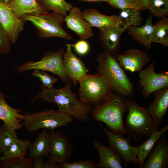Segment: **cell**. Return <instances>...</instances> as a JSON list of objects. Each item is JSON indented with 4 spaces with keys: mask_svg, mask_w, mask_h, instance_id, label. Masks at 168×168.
Instances as JSON below:
<instances>
[{
    "mask_svg": "<svg viewBox=\"0 0 168 168\" xmlns=\"http://www.w3.org/2000/svg\"><path fill=\"white\" fill-rule=\"evenodd\" d=\"M93 145L97 151L99 161L96 163V168H122V159L117 151L109 145L106 146L100 142L95 139Z\"/></svg>",
    "mask_w": 168,
    "mask_h": 168,
    "instance_id": "cell-17",
    "label": "cell"
},
{
    "mask_svg": "<svg viewBox=\"0 0 168 168\" xmlns=\"http://www.w3.org/2000/svg\"><path fill=\"white\" fill-rule=\"evenodd\" d=\"M154 93V97L153 102L146 108L152 120L160 126L168 108V87Z\"/></svg>",
    "mask_w": 168,
    "mask_h": 168,
    "instance_id": "cell-19",
    "label": "cell"
},
{
    "mask_svg": "<svg viewBox=\"0 0 168 168\" xmlns=\"http://www.w3.org/2000/svg\"><path fill=\"white\" fill-rule=\"evenodd\" d=\"M79 1L88 2L90 3L91 2H108V0H77Z\"/></svg>",
    "mask_w": 168,
    "mask_h": 168,
    "instance_id": "cell-39",
    "label": "cell"
},
{
    "mask_svg": "<svg viewBox=\"0 0 168 168\" xmlns=\"http://www.w3.org/2000/svg\"><path fill=\"white\" fill-rule=\"evenodd\" d=\"M78 95L84 103L96 105L105 100L112 93L113 89L110 83L102 74H88L78 81Z\"/></svg>",
    "mask_w": 168,
    "mask_h": 168,
    "instance_id": "cell-5",
    "label": "cell"
},
{
    "mask_svg": "<svg viewBox=\"0 0 168 168\" xmlns=\"http://www.w3.org/2000/svg\"><path fill=\"white\" fill-rule=\"evenodd\" d=\"M8 6L18 18L25 15H36L48 12L38 0H9Z\"/></svg>",
    "mask_w": 168,
    "mask_h": 168,
    "instance_id": "cell-22",
    "label": "cell"
},
{
    "mask_svg": "<svg viewBox=\"0 0 168 168\" xmlns=\"http://www.w3.org/2000/svg\"><path fill=\"white\" fill-rule=\"evenodd\" d=\"M128 113L124 127L130 138L139 142L144 136L148 138L160 126L152 120L146 108L139 105L134 99H124Z\"/></svg>",
    "mask_w": 168,
    "mask_h": 168,
    "instance_id": "cell-4",
    "label": "cell"
},
{
    "mask_svg": "<svg viewBox=\"0 0 168 168\" xmlns=\"http://www.w3.org/2000/svg\"><path fill=\"white\" fill-rule=\"evenodd\" d=\"M0 2H2L1 0H0Z\"/></svg>",
    "mask_w": 168,
    "mask_h": 168,
    "instance_id": "cell-42",
    "label": "cell"
},
{
    "mask_svg": "<svg viewBox=\"0 0 168 168\" xmlns=\"http://www.w3.org/2000/svg\"><path fill=\"white\" fill-rule=\"evenodd\" d=\"M24 115L23 127L30 133L42 128L54 130L72 122L74 119L68 114L53 109L27 113Z\"/></svg>",
    "mask_w": 168,
    "mask_h": 168,
    "instance_id": "cell-7",
    "label": "cell"
},
{
    "mask_svg": "<svg viewBox=\"0 0 168 168\" xmlns=\"http://www.w3.org/2000/svg\"><path fill=\"white\" fill-rule=\"evenodd\" d=\"M154 27L152 17L150 16L143 26H131L127 30L128 34L133 39L149 49L152 46V37Z\"/></svg>",
    "mask_w": 168,
    "mask_h": 168,
    "instance_id": "cell-24",
    "label": "cell"
},
{
    "mask_svg": "<svg viewBox=\"0 0 168 168\" xmlns=\"http://www.w3.org/2000/svg\"><path fill=\"white\" fill-rule=\"evenodd\" d=\"M69 13L64 17L66 26L76 33L81 39L86 40L94 36L92 27L83 18L80 9L73 6Z\"/></svg>",
    "mask_w": 168,
    "mask_h": 168,
    "instance_id": "cell-16",
    "label": "cell"
},
{
    "mask_svg": "<svg viewBox=\"0 0 168 168\" xmlns=\"http://www.w3.org/2000/svg\"><path fill=\"white\" fill-rule=\"evenodd\" d=\"M50 149L48 163L55 168H59V164L67 161L73 153L71 143L68 137L61 132L51 130Z\"/></svg>",
    "mask_w": 168,
    "mask_h": 168,
    "instance_id": "cell-9",
    "label": "cell"
},
{
    "mask_svg": "<svg viewBox=\"0 0 168 168\" xmlns=\"http://www.w3.org/2000/svg\"><path fill=\"white\" fill-rule=\"evenodd\" d=\"M146 8L155 16L166 17L168 14V0H148Z\"/></svg>",
    "mask_w": 168,
    "mask_h": 168,
    "instance_id": "cell-31",
    "label": "cell"
},
{
    "mask_svg": "<svg viewBox=\"0 0 168 168\" xmlns=\"http://www.w3.org/2000/svg\"><path fill=\"white\" fill-rule=\"evenodd\" d=\"M134 2L140 4L146 7L148 0H133Z\"/></svg>",
    "mask_w": 168,
    "mask_h": 168,
    "instance_id": "cell-40",
    "label": "cell"
},
{
    "mask_svg": "<svg viewBox=\"0 0 168 168\" xmlns=\"http://www.w3.org/2000/svg\"><path fill=\"white\" fill-rule=\"evenodd\" d=\"M66 47L63 57V63L66 74L74 85L79 80L87 74L89 70L84 63L73 52L70 44H65Z\"/></svg>",
    "mask_w": 168,
    "mask_h": 168,
    "instance_id": "cell-14",
    "label": "cell"
},
{
    "mask_svg": "<svg viewBox=\"0 0 168 168\" xmlns=\"http://www.w3.org/2000/svg\"><path fill=\"white\" fill-rule=\"evenodd\" d=\"M97 61L98 72L105 76L114 91L124 97L133 96V85L116 56L104 52L98 54Z\"/></svg>",
    "mask_w": 168,
    "mask_h": 168,
    "instance_id": "cell-3",
    "label": "cell"
},
{
    "mask_svg": "<svg viewBox=\"0 0 168 168\" xmlns=\"http://www.w3.org/2000/svg\"><path fill=\"white\" fill-rule=\"evenodd\" d=\"M39 0V1H41V0Z\"/></svg>",
    "mask_w": 168,
    "mask_h": 168,
    "instance_id": "cell-43",
    "label": "cell"
},
{
    "mask_svg": "<svg viewBox=\"0 0 168 168\" xmlns=\"http://www.w3.org/2000/svg\"><path fill=\"white\" fill-rule=\"evenodd\" d=\"M24 22L29 21L35 28L38 36L41 38H59L71 40L72 37L63 28V16L52 12L24 15L20 18Z\"/></svg>",
    "mask_w": 168,
    "mask_h": 168,
    "instance_id": "cell-6",
    "label": "cell"
},
{
    "mask_svg": "<svg viewBox=\"0 0 168 168\" xmlns=\"http://www.w3.org/2000/svg\"><path fill=\"white\" fill-rule=\"evenodd\" d=\"M50 133L43 128L34 141L30 143L28 152L29 157L32 160L41 157H48L50 149Z\"/></svg>",
    "mask_w": 168,
    "mask_h": 168,
    "instance_id": "cell-23",
    "label": "cell"
},
{
    "mask_svg": "<svg viewBox=\"0 0 168 168\" xmlns=\"http://www.w3.org/2000/svg\"><path fill=\"white\" fill-rule=\"evenodd\" d=\"M116 57L124 70L131 72H138L150 60L147 52L137 48L127 49L119 54Z\"/></svg>",
    "mask_w": 168,
    "mask_h": 168,
    "instance_id": "cell-12",
    "label": "cell"
},
{
    "mask_svg": "<svg viewBox=\"0 0 168 168\" xmlns=\"http://www.w3.org/2000/svg\"><path fill=\"white\" fill-rule=\"evenodd\" d=\"M128 111L124 97L113 93L103 102L95 106L91 111L90 116L95 121L104 123L111 131L124 135L127 133L123 118Z\"/></svg>",
    "mask_w": 168,
    "mask_h": 168,
    "instance_id": "cell-2",
    "label": "cell"
},
{
    "mask_svg": "<svg viewBox=\"0 0 168 168\" xmlns=\"http://www.w3.org/2000/svg\"><path fill=\"white\" fill-rule=\"evenodd\" d=\"M9 1V0H1L2 2L6 4H8Z\"/></svg>",
    "mask_w": 168,
    "mask_h": 168,
    "instance_id": "cell-41",
    "label": "cell"
},
{
    "mask_svg": "<svg viewBox=\"0 0 168 168\" xmlns=\"http://www.w3.org/2000/svg\"><path fill=\"white\" fill-rule=\"evenodd\" d=\"M82 16L91 27L99 29L109 26H120L119 16L114 14L108 16L100 13L97 9L89 8L82 12Z\"/></svg>",
    "mask_w": 168,
    "mask_h": 168,
    "instance_id": "cell-21",
    "label": "cell"
},
{
    "mask_svg": "<svg viewBox=\"0 0 168 168\" xmlns=\"http://www.w3.org/2000/svg\"><path fill=\"white\" fill-rule=\"evenodd\" d=\"M120 26L126 30L131 26H140L142 23L140 11L128 8L121 10L120 15Z\"/></svg>",
    "mask_w": 168,
    "mask_h": 168,
    "instance_id": "cell-27",
    "label": "cell"
},
{
    "mask_svg": "<svg viewBox=\"0 0 168 168\" xmlns=\"http://www.w3.org/2000/svg\"><path fill=\"white\" fill-rule=\"evenodd\" d=\"M21 110L15 109L10 106L5 98L4 93L0 92V119L16 130L23 127L22 122L25 118Z\"/></svg>",
    "mask_w": 168,
    "mask_h": 168,
    "instance_id": "cell-20",
    "label": "cell"
},
{
    "mask_svg": "<svg viewBox=\"0 0 168 168\" xmlns=\"http://www.w3.org/2000/svg\"><path fill=\"white\" fill-rule=\"evenodd\" d=\"M64 51L62 48L56 51H48L40 60L26 62L16 67L15 69L20 73L34 69L49 71L57 76L66 84L72 82L66 74L63 65Z\"/></svg>",
    "mask_w": 168,
    "mask_h": 168,
    "instance_id": "cell-8",
    "label": "cell"
},
{
    "mask_svg": "<svg viewBox=\"0 0 168 168\" xmlns=\"http://www.w3.org/2000/svg\"><path fill=\"white\" fill-rule=\"evenodd\" d=\"M73 47L75 52L80 56H84L89 51L90 46L88 42L84 39H80L74 44H70Z\"/></svg>",
    "mask_w": 168,
    "mask_h": 168,
    "instance_id": "cell-37",
    "label": "cell"
},
{
    "mask_svg": "<svg viewBox=\"0 0 168 168\" xmlns=\"http://www.w3.org/2000/svg\"><path fill=\"white\" fill-rule=\"evenodd\" d=\"M31 75L38 78L41 82L42 86L48 88L53 87V84L57 81V78L48 74L44 71L40 70H34Z\"/></svg>",
    "mask_w": 168,
    "mask_h": 168,
    "instance_id": "cell-34",
    "label": "cell"
},
{
    "mask_svg": "<svg viewBox=\"0 0 168 168\" xmlns=\"http://www.w3.org/2000/svg\"><path fill=\"white\" fill-rule=\"evenodd\" d=\"M72 84V82L66 83L59 89L48 88L42 85L40 91L32 99L30 105L40 99L55 103L58 105V111L68 114L78 121L89 122L91 105L83 102L77 97L78 95L73 93Z\"/></svg>",
    "mask_w": 168,
    "mask_h": 168,
    "instance_id": "cell-1",
    "label": "cell"
},
{
    "mask_svg": "<svg viewBox=\"0 0 168 168\" xmlns=\"http://www.w3.org/2000/svg\"><path fill=\"white\" fill-rule=\"evenodd\" d=\"M44 159L39 157L33 160L34 168H54L48 162H44Z\"/></svg>",
    "mask_w": 168,
    "mask_h": 168,
    "instance_id": "cell-38",
    "label": "cell"
},
{
    "mask_svg": "<svg viewBox=\"0 0 168 168\" xmlns=\"http://www.w3.org/2000/svg\"><path fill=\"white\" fill-rule=\"evenodd\" d=\"M11 43L7 33L0 23V54H8L10 51Z\"/></svg>",
    "mask_w": 168,
    "mask_h": 168,
    "instance_id": "cell-36",
    "label": "cell"
},
{
    "mask_svg": "<svg viewBox=\"0 0 168 168\" xmlns=\"http://www.w3.org/2000/svg\"><path fill=\"white\" fill-rule=\"evenodd\" d=\"M107 2L112 7L121 10L132 8L140 11L146 9L144 6L134 2L133 0H108Z\"/></svg>",
    "mask_w": 168,
    "mask_h": 168,
    "instance_id": "cell-33",
    "label": "cell"
},
{
    "mask_svg": "<svg viewBox=\"0 0 168 168\" xmlns=\"http://www.w3.org/2000/svg\"><path fill=\"white\" fill-rule=\"evenodd\" d=\"M0 23L11 43H16L24 29V21L16 16L7 4L2 2H0Z\"/></svg>",
    "mask_w": 168,
    "mask_h": 168,
    "instance_id": "cell-13",
    "label": "cell"
},
{
    "mask_svg": "<svg viewBox=\"0 0 168 168\" xmlns=\"http://www.w3.org/2000/svg\"><path fill=\"white\" fill-rule=\"evenodd\" d=\"M30 142L27 140L18 139L14 141L0 157V160L25 157L28 152Z\"/></svg>",
    "mask_w": 168,
    "mask_h": 168,
    "instance_id": "cell-26",
    "label": "cell"
},
{
    "mask_svg": "<svg viewBox=\"0 0 168 168\" xmlns=\"http://www.w3.org/2000/svg\"><path fill=\"white\" fill-rule=\"evenodd\" d=\"M99 30L98 38L101 48L104 52L116 57L119 54L121 36L125 30L119 26Z\"/></svg>",
    "mask_w": 168,
    "mask_h": 168,
    "instance_id": "cell-15",
    "label": "cell"
},
{
    "mask_svg": "<svg viewBox=\"0 0 168 168\" xmlns=\"http://www.w3.org/2000/svg\"><path fill=\"white\" fill-rule=\"evenodd\" d=\"M100 126L108 137L109 145L117 151L123 160L124 167H126L131 162L138 168L136 147L130 144V138L111 131L101 125Z\"/></svg>",
    "mask_w": 168,
    "mask_h": 168,
    "instance_id": "cell-11",
    "label": "cell"
},
{
    "mask_svg": "<svg viewBox=\"0 0 168 168\" xmlns=\"http://www.w3.org/2000/svg\"><path fill=\"white\" fill-rule=\"evenodd\" d=\"M154 61L144 69L138 72L139 82L142 88L143 96L148 98L152 93L168 87V72H163L156 73Z\"/></svg>",
    "mask_w": 168,
    "mask_h": 168,
    "instance_id": "cell-10",
    "label": "cell"
},
{
    "mask_svg": "<svg viewBox=\"0 0 168 168\" xmlns=\"http://www.w3.org/2000/svg\"><path fill=\"white\" fill-rule=\"evenodd\" d=\"M168 129V125H166L161 129L152 133L148 138L142 144L136 147V153L139 168H143L144 161L159 139Z\"/></svg>",
    "mask_w": 168,
    "mask_h": 168,
    "instance_id": "cell-25",
    "label": "cell"
},
{
    "mask_svg": "<svg viewBox=\"0 0 168 168\" xmlns=\"http://www.w3.org/2000/svg\"><path fill=\"white\" fill-rule=\"evenodd\" d=\"M49 12H53L65 17L73 5L65 0H41L40 1Z\"/></svg>",
    "mask_w": 168,
    "mask_h": 168,
    "instance_id": "cell-30",
    "label": "cell"
},
{
    "mask_svg": "<svg viewBox=\"0 0 168 168\" xmlns=\"http://www.w3.org/2000/svg\"><path fill=\"white\" fill-rule=\"evenodd\" d=\"M152 43H157L168 46V19L161 18L154 25Z\"/></svg>",
    "mask_w": 168,
    "mask_h": 168,
    "instance_id": "cell-28",
    "label": "cell"
},
{
    "mask_svg": "<svg viewBox=\"0 0 168 168\" xmlns=\"http://www.w3.org/2000/svg\"><path fill=\"white\" fill-rule=\"evenodd\" d=\"M59 168H95L96 163L92 160L77 161L72 163L67 161L59 164Z\"/></svg>",
    "mask_w": 168,
    "mask_h": 168,
    "instance_id": "cell-35",
    "label": "cell"
},
{
    "mask_svg": "<svg viewBox=\"0 0 168 168\" xmlns=\"http://www.w3.org/2000/svg\"><path fill=\"white\" fill-rule=\"evenodd\" d=\"M162 136L149 153L143 168L168 167V141L164 136Z\"/></svg>",
    "mask_w": 168,
    "mask_h": 168,
    "instance_id": "cell-18",
    "label": "cell"
},
{
    "mask_svg": "<svg viewBox=\"0 0 168 168\" xmlns=\"http://www.w3.org/2000/svg\"><path fill=\"white\" fill-rule=\"evenodd\" d=\"M0 161V168H34L33 160L29 156Z\"/></svg>",
    "mask_w": 168,
    "mask_h": 168,
    "instance_id": "cell-32",
    "label": "cell"
},
{
    "mask_svg": "<svg viewBox=\"0 0 168 168\" xmlns=\"http://www.w3.org/2000/svg\"><path fill=\"white\" fill-rule=\"evenodd\" d=\"M17 139L15 130L3 122L0 128V155Z\"/></svg>",
    "mask_w": 168,
    "mask_h": 168,
    "instance_id": "cell-29",
    "label": "cell"
}]
</instances>
